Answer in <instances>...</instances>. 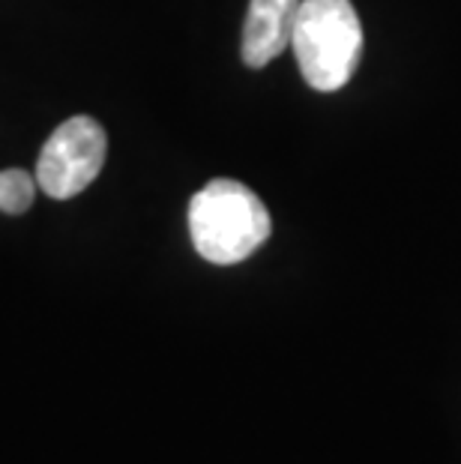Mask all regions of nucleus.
I'll return each instance as SVG.
<instances>
[{
  "label": "nucleus",
  "mask_w": 461,
  "mask_h": 464,
  "mask_svg": "<svg viewBox=\"0 0 461 464\" xmlns=\"http://www.w3.org/2000/svg\"><path fill=\"white\" fill-rule=\"evenodd\" d=\"M270 231L267 207L240 180H210L189 201L192 246L210 264L228 266L246 261L267 243Z\"/></svg>",
  "instance_id": "obj_1"
},
{
  "label": "nucleus",
  "mask_w": 461,
  "mask_h": 464,
  "mask_svg": "<svg viewBox=\"0 0 461 464\" xmlns=\"http://www.w3.org/2000/svg\"><path fill=\"white\" fill-rule=\"evenodd\" d=\"M291 48L309 87L332 93L354 75L362 54V24L351 0H300Z\"/></svg>",
  "instance_id": "obj_2"
},
{
  "label": "nucleus",
  "mask_w": 461,
  "mask_h": 464,
  "mask_svg": "<svg viewBox=\"0 0 461 464\" xmlns=\"http://www.w3.org/2000/svg\"><path fill=\"white\" fill-rule=\"evenodd\" d=\"M108 153V135L93 117H70L52 132L36 160V186L48 198L66 201L82 195L100 177Z\"/></svg>",
  "instance_id": "obj_3"
},
{
  "label": "nucleus",
  "mask_w": 461,
  "mask_h": 464,
  "mask_svg": "<svg viewBox=\"0 0 461 464\" xmlns=\"http://www.w3.org/2000/svg\"><path fill=\"white\" fill-rule=\"evenodd\" d=\"M36 195V177H31L24 168H6L0 171V210L9 216H18L31 210Z\"/></svg>",
  "instance_id": "obj_5"
},
{
  "label": "nucleus",
  "mask_w": 461,
  "mask_h": 464,
  "mask_svg": "<svg viewBox=\"0 0 461 464\" xmlns=\"http://www.w3.org/2000/svg\"><path fill=\"white\" fill-rule=\"evenodd\" d=\"M300 0H252L243 27V63L261 69L291 45Z\"/></svg>",
  "instance_id": "obj_4"
}]
</instances>
